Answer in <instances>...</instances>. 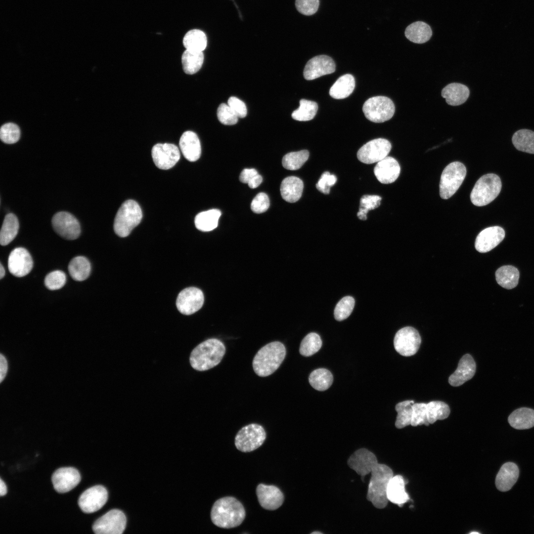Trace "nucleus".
<instances>
[{"label":"nucleus","instance_id":"1","mask_svg":"<svg viewBox=\"0 0 534 534\" xmlns=\"http://www.w3.org/2000/svg\"><path fill=\"white\" fill-rule=\"evenodd\" d=\"M245 517L242 504L235 498L226 496L217 500L211 512L212 522L216 526L229 529L239 526Z\"/></svg>","mask_w":534,"mask_h":534},{"label":"nucleus","instance_id":"2","mask_svg":"<svg viewBox=\"0 0 534 534\" xmlns=\"http://www.w3.org/2000/svg\"><path fill=\"white\" fill-rule=\"evenodd\" d=\"M225 353V347L220 340L212 338L197 345L192 351L189 361L192 367L197 371L209 370L221 361Z\"/></svg>","mask_w":534,"mask_h":534},{"label":"nucleus","instance_id":"3","mask_svg":"<svg viewBox=\"0 0 534 534\" xmlns=\"http://www.w3.org/2000/svg\"><path fill=\"white\" fill-rule=\"evenodd\" d=\"M286 356V349L279 341L270 342L261 348L252 362L256 374L260 377L272 374L280 366Z\"/></svg>","mask_w":534,"mask_h":534},{"label":"nucleus","instance_id":"4","mask_svg":"<svg viewBox=\"0 0 534 534\" xmlns=\"http://www.w3.org/2000/svg\"><path fill=\"white\" fill-rule=\"evenodd\" d=\"M370 474L367 499L376 508H384L388 501L387 489L389 481L394 476L393 471L387 465L378 463Z\"/></svg>","mask_w":534,"mask_h":534},{"label":"nucleus","instance_id":"5","mask_svg":"<svg viewBox=\"0 0 534 534\" xmlns=\"http://www.w3.org/2000/svg\"><path fill=\"white\" fill-rule=\"evenodd\" d=\"M141 209L133 200L124 202L118 210L114 223L115 232L119 236H128L132 230L141 222Z\"/></svg>","mask_w":534,"mask_h":534},{"label":"nucleus","instance_id":"6","mask_svg":"<svg viewBox=\"0 0 534 534\" xmlns=\"http://www.w3.org/2000/svg\"><path fill=\"white\" fill-rule=\"evenodd\" d=\"M501 189V182L497 175L486 174L475 183L470 194V200L475 206H485L495 199Z\"/></svg>","mask_w":534,"mask_h":534},{"label":"nucleus","instance_id":"7","mask_svg":"<svg viewBox=\"0 0 534 534\" xmlns=\"http://www.w3.org/2000/svg\"><path fill=\"white\" fill-rule=\"evenodd\" d=\"M466 175V169L459 162L449 164L443 170L440 182V195L443 199L451 197L458 189Z\"/></svg>","mask_w":534,"mask_h":534},{"label":"nucleus","instance_id":"8","mask_svg":"<svg viewBox=\"0 0 534 534\" xmlns=\"http://www.w3.org/2000/svg\"><path fill=\"white\" fill-rule=\"evenodd\" d=\"M362 110L369 121L383 123L392 118L395 113V106L388 97L376 96L368 99L364 103Z\"/></svg>","mask_w":534,"mask_h":534},{"label":"nucleus","instance_id":"9","mask_svg":"<svg viewBox=\"0 0 534 534\" xmlns=\"http://www.w3.org/2000/svg\"><path fill=\"white\" fill-rule=\"evenodd\" d=\"M266 438L265 430L261 425L250 424L238 431L235 438V445L242 452H250L261 446Z\"/></svg>","mask_w":534,"mask_h":534},{"label":"nucleus","instance_id":"10","mask_svg":"<svg viewBox=\"0 0 534 534\" xmlns=\"http://www.w3.org/2000/svg\"><path fill=\"white\" fill-rule=\"evenodd\" d=\"M126 526L125 514L120 510L113 509L96 520L92 528L96 534H121Z\"/></svg>","mask_w":534,"mask_h":534},{"label":"nucleus","instance_id":"11","mask_svg":"<svg viewBox=\"0 0 534 534\" xmlns=\"http://www.w3.org/2000/svg\"><path fill=\"white\" fill-rule=\"evenodd\" d=\"M421 339L418 331L410 326L403 327L395 335L394 345L396 351L401 356H409L418 351Z\"/></svg>","mask_w":534,"mask_h":534},{"label":"nucleus","instance_id":"12","mask_svg":"<svg viewBox=\"0 0 534 534\" xmlns=\"http://www.w3.org/2000/svg\"><path fill=\"white\" fill-rule=\"evenodd\" d=\"M391 148V144L387 139H374L365 143L358 150L357 157L365 164L378 162L388 156Z\"/></svg>","mask_w":534,"mask_h":534},{"label":"nucleus","instance_id":"13","mask_svg":"<svg viewBox=\"0 0 534 534\" xmlns=\"http://www.w3.org/2000/svg\"><path fill=\"white\" fill-rule=\"evenodd\" d=\"M51 222L55 231L63 238L74 240L81 233L78 220L69 212L62 211L56 213Z\"/></svg>","mask_w":534,"mask_h":534},{"label":"nucleus","instance_id":"14","mask_svg":"<svg viewBox=\"0 0 534 534\" xmlns=\"http://www.w3.org/2000/svg\"><path fill=\"white\" fill-rule=\"evenodd\" d=\"M108 492L102 486L97 485L89 488L80 496L78 505L85 513H91L101 509L106 503Z\"/></svg>","mask_w":534,"mask_h":534},{"label":"nucleus","instance_id":"15","mask_svg":"<svg viewBox=\"0 0 534 534\" xmlns=\"http://www.w3.org/2000/svg\"><path fill=\"white\" fill-rule=\"evenodd\" d=\"M204 301L202 291L196 287L184 289L178 295L176 306L178 311L185 315L192 314L202 307Z\"/></svg>","mask_w":534,"mask_h":534},{"label":"nucleus","instance_id":"16","mask_svg":"<svg viewBox=\"0 0 534 534\" xmlns=\"http://www.w3.org/2000/svg\"><path fill=\"white\" fill-rule=\"evenodd\" d=\"M153 160L159 169L168 170L175 165L180 158L178 147L172 143H157L151 151Z\"/></svg>","mask_w":534,"mask_h":534},{"label":"nucleus","instance_id":"17","mask_svg":"<svg viewBox=\"0 0 534 534\" xmlns=\"http://www.w3.org/2000/svg\"><path fill=\"white\" fill-rule=\"evenodd\" d=\"M33 262L29 252L23 247L14 249L8 258L9 272L16 277H23L32 270Z\"/></svg>","mask_w":534,"mask_h":534},{"label":"nucleus","instance_id":"18","mask_svg":"<svg viewBox=\"0 0 534 534\" xmlns=\"http://www.w3.org/2000/svg\"><path fill=\"white\" fill-rule=\"evenodd\" d=\"M334 60L326 55H320L311 58L307 63L303 72L305 79L312 80L335 71Z\"/></svg>","mask_w":534,"mask_h":534},{"label":"nucleus","instance_id":"19","mask_svg":"<svg viewBox=\"0 0 534 534\" xmlns=\"http://www.w3.org/2000/svg\"><path fill=\"white\" fill-rule=\"evenodd\" d=\"M378 463L375 455L365 448L356 450L348 461L349 467L362 478L370 474Z\"/></svg>","mask_w":534,"mask_h":534},{"label":"nucleus","instance_id":"20","mask_svg":"<svg viewBox=\"0 0 534 534\" xmlns=\"http://www.w3.org/2000/svg\"><path fill=\"white\" fill-rule=\"evenodd\" d=\"M80 474L73 467H62L52 474L51 481L54 489L59 493L69 491L76 487L81 481Z\"/></svg>","mask_w":534,"mask_h":534},{"label":"nucleus","instance_id":"21","mask_svg":"<svg viewBox=\"0 0 534 534\" xmlns=\"http://www.w3.org/2000/svg\"><path fill=\"white\" fill-rule=\"evenodd\" d=\"M505 231L498 226L487 227L477 235L475 243L476 249L480 253H486L493 249L504 239Z\"/></svg>","mask_w":534,"mask_h":534},{"label":"nucleus","instance_id":"22","mask_svg":"<svg viewBox=\"0 0 534 534\" xmlns=\"http://www.w3.org/2000/svg\"><path fill=\"white\" fill-rule=\"evenodd\" d=\"M256 493L260 504L267 510H276L284 501L282 492L274 486L259 484L257 487Z\"/></svg>","mask_w":534,"mask_h":534},{"label":"nucleus","instance_id":"23","mask_svg":"<svg viewBox=\"0 0 534 534\" xmlns=\"http://www.w3.org/2000/svg\"><path fill=\"white\" fill-rule=\"evenodd\" d=\"M400 172V168L398 161L389 156L378 162L374 169L377 179L384 184L394 182L399 177Z\"/></svg>","mask_w":534,"mask_h":534},{"label":"nucleus","instance_id":"24","mask_svg":"<svg viewBox=\"0 0 534 534\" xmlns=\"http://www.w3.org/2000/svg\"><path fill=\"white\" fill-rule=\"evenodd\" d=\"M476 367L473 357L469 354L464 355L460 359L457 369L448 378L449 384L454 387L462 385L473 377Z\"/></svg>","mask_w":534,"mask_h":534},{"label":"nucleus","instance_id":"25","mask_svg":"<svg viewBox=\"0 0 534 534\" xmlns=\"http://www.w3.org/2000/svg\"><path fill=\"white\" fill-rule=\"evenodd\" d=\"M179 145L183 156L188 161L194 162L200 158L201 154L200 142L193 132H184L180 138Z\"/></svg>","mask_w":534,"mask_h":534},{"label":"nucleus","instance_id":"26","mask_svg":"<svg viewBox=\"0 0 534 534\" xmlns=\"http://www.w3.org/2000/svg\"><path fill=\"white\" fill-rule=\"evenodd\" d=\"M519 474V469L516 464L510 462L504 463L496 477L497 489L501 491L510 490L517 481Z\"/></svg>","mask_w":534,"mask_h":534},{"label":"nucleus","instance_id":"27","mask_svg":"<svg viewBox=\"0 0 534 534\" xmlns=\"http://www.w3.org/2000/svg\"><path fill=\"white\" fill-rule=\"evenodd\" d=\"M388 501L402 506L409 497L405 490V481L400 475L393 476L389 481L387 489Z\"/></svg>","mask_w":534,"mask_h":534},{"label":"nucleus","instance_id":"28","mask_svg":"<svg viewBox=\"0 0 534 534\" xmlns=\"http://www.w3.org/2000/svg\"><path fill=\"white\" fill-rule=\"evenodd\" d=\"M441 94L448 105L457 106L464 103L467 100L470 91L464 85L452 83L443 88Z\"/></svg>","mask_w":534,"mask_h":534},{"label":"nucleus","instance_id":"29","mask_svg":"<svg viewBox=\"0 0 534 534\" xmlns=\"http://www.w3.org/2000/svg\"><path fill=\"white\" fill-rule=\"evenodd\" d=\"M303 188V182L300 178L290 176L282 180L280 185V193L282 197L286 201L294 203L301 198Z\"/></svg>","mask_w":534,"mask_h":534},{"label":"nucleus","instance_id":"30","mask_svg":"<svg viewBox=\"0 0 534 534\" xmlns=\"http://www.w3.org/2000/svg\"><path fill=\"white\" fill-rule=\"evenodd\" d=\"M404 34L410 41L416 44H423L428 41L432 35L431 27L423 21H416L409 25Z\"/></svg>","mask_w":534,"mask_h":534},{"label":"nucleus","instance_id":"31","mask_svg":"<svg viewBox=\"0 0 534 534\" xmlns=\"http://www.w3.org/2000/svg\"><path fill=\"white\" fill-rule=\"evenodd\" d=\"M508 421L515 429H530L534 426V410L527 407L518 408L509 415Z\"/></svg>","mask_w":534,"mask_h":534},{"label":"nucleus","instance_id":"32","mask_svg":"<svg viewBox=\"0 0 534 534\" xmlns=\"http://www.w3.org/2000/svg\"><path fill=\"white\" fill-rule=\"evenodd\" d=\"M355 87V80L353 75L347 74L339 77L329 90V94L335 99L348 97Z\"/></svg>","mask_w":534,"mask_h":534},{"label":"nucleus","instance_id":"33","mask_svg":"<svg viewBox=\"0 0 534 534\" xmlns=\"http://www.w3.org/2000/svg\"><path fill=\"white\" fill-rule=\"evenodd\" d=\"M495 278L497 283L501 287L511 289L518 283L519 272L516 267L512 266H503L496 271Z\"/></svg>","mask_w":534,"mask_h":534},{"label":"nucleus","instance_id":"34","mask_svg":"<svg viewBox=\"0 0 534 534\" xmlns=\"http://www.w3.org/2000/svg\"><path fill=\"white\" fill-rule=\"evenodd\" d=\"M68 271L72 278L78 281L86 280L89 276L91 265L87 258L77 256L72 259L68 265Z\"/></svg>","mask_w":534,"mask_h":534},{"label":"nucleus","instance_id":"35","mask_svg":"<svg viewBox=\"0 0 534 534\" xmlns=\"http://www.w3.org/2000/svg\"><path fill=\"white\" fill-rule=\"evenodd\" d=\"M19 225L16 216L12 214H7L4 219L0 232V243L5 246L10 243L16 236Z\"/></svg>","mask_w":534,"mask_h":534},{"label":"nucleus","instance_id":"36","mask_svg":"<svg viewBox=\"0 0 534 534\" xmlns=\"http://www.w3.org/2000/svg\"><path fill=\"white\" fill-rule=\"evenodd\" d=\"M221 212L218 209H211L198 214L195 218L196 227L202 231H211L218 226Z\"/></svg>","mask_w":534,"mask_h":534},{"label":"nucleus","instance_id":"37","mask_svg":"<svg viewBox=\"0 0 534 534\" xmlns=\"http://www.w3.org/2000/svg\"><path fill=\"white\" fill-rule=\"evenodd\" d=\"M204 58L202 51L186 49L181 56V63L184 72L188 75L197 73L202 66Z\"/></svg>","mask_w":534,"mask_h":534},{"label":"nucleus","instance_id":"38","mask_svg":"<svg viewBox=\"0 0 534 534\" xmlns=\"http://www.w3.org/2000/svg\"><path fill=\"white\" fill-rule=\"evenodd\" d=\"M512 142L518 150L534 154V132L528 129H521L513 135Z\"/></svg>","mask_w":534,"mask_h":534},{"label":"nucleus","instance_id":"39","mask_svg":"<svg viewBox=\"0 0 534 534\" xmlns=\"http://www.w3.org/2000/svg\"><path fill=\"white\" fill-rule=\"evenodd\" d=\"M183 44L186 49L203 51L206 47L207 40L206 34L199 29L187 32L183 39Z\"/></svg>","mask_w":534,"mask_h":534},{"label":"nucleus","instance_id":"40","mask_svg":"<svg viewBox=\"0 0 534 534\" xmlns=\"http://www.w3.org/2000/svg\"><path fill=\"white\" fill-rule=\"evenodd\" d=\"M333 380L331 373L325 368H318L313 370L309 377L310 384L312 388L320 391L328 389L332 385Z\"/></svg>","mask_w":534,"mask_h":534},{"label":"nucleus","instance_id":"41","mask_svg":"<svg viewBox=\"0 0 534 534\" xmlns=\"http://www.w3.org/2000/svg\"><path fill=\"white\" fill-rule=\"evenodd\" d=\"M318 109L316 102L302 99L300 100L299 108L293 111L292 117L299 121H307L312 120L315 116Z\"/></svg>","mask_w":534,"mask_h":534},{"label":"nucleus","instance_id":"42","mask_svg":"<svg viewBox=\"0 0 534 534\" xmlns=\"http://www.w3.org/2000/svg\"><path fill=\"white\" fill-rule=\"evenodd\" d=\"M427 418L429 424H433L438 420H443L448 417L450 413L448 405L442 401H432L427 403Z\"/></svg>","mask_w":534,"mask_h":534},{"label":"nucleus","instance_id":"43","mask_svg":"<svg viewBox=\"0 0 534 534\" xmlns=\"http://www.w3.org/2000/svg\"><path fill=\"white\" fill-rule=\"evenodd\" d=\"M413 400H405L397 404L395 407L398 414L395 426L401 429L411 424L412 415Z\"/></svg>","mask_w":534,"mask_h":534},{"label":"nucleus","instance_id":"44","mask_svg":"<svg viewBox=\"0 0 534 534\" xmlns=\"http://www.w3.org/2000/svg\"><path fill=\"white\" fill-rule=\"evenodd\" d=\"M322 346V341L318 334L312 332L307 335L302 340L299 349L300 354L305 356H310L317 352Z\"/></svg>","mask_w":534,"mask_h":534},{"label":"nucleus","instance_id":"45","mask_svg":"<svg viewBox=\"0 0 534 534\" xmlns=\"http://www.w3.org/2000/svg\"><path fill=\"white\" fill-rule=\"evenodd\" d=\"M309 157V152L307 150L290 152L284 156L282 164L286 169L297 170L302 167Z\"/></svg>","mask_w":534,"mask_h":534},{"label":"nucleus","instance_id":"46","mask_svg":"<svg viewBox=\"0 0 534 534\" xmlns=\"http://www.w3.org/2000/svg\"><path fill=\"white\" fill-rule=\"evenodd\" d=\"M381 197L375 195H364L360 200L359 211L357 216L361 220L367 219V214L369 211L375 209L380 205Z\"/></svg>","mask_w":534,"mask_h":534},{"label":"nucleus","instance_id":"47","mask_svg":"<svg viewBox=\"0 0 534 534\" xmlns=\"http://www.w3.org/2000/svg\"><path fill=\"white\" fill-rule=\"evenodd\" d=\"M355 301L351 296L343 298L337 304L334 310V317L338 321L346 319L351 314L355 306Z\"/></svg>","mask_w":534,"mask_h":534},{"label":"nucleus","instance_id":"48","mask_svg":"<svg viewBox=\"0 0 534 534\" xmlns=\"http://www.w3.org/2000/svg\"><path fill=\"white\" fill-rule=\"evenodd\" d=\"M20 136V129L15 124L8 123L1 126L0 130V137L4 143H14L19 140Z\"/></svg>","mask_w":534,"mask_h":534},{"label":"nucleus","instance_id":"49","mask_svg":"<svg viewBox=\"0 0 534 534\" xmlns=\"http://www.w3.org/2000/svg\"><path fill=\"white\" fill-rule=\"evenodd\" d=\"M66 281L65 273L59 270L52 271L47 274L44 278L46 287L50 290H56L64 286Z\"/></svg>","mask_w":534,"mask_h":534},{"label":"nucleus","instance_id":"50","mask_svg":"<svg viewBox=\"0 0 534 534\" xmlns=\"http://www.w3.org/2000/svg\"><path fill=\"white\" fill-rule=\"evenodd\" d=\"M430 424L427 418V403H414L412 404V415L411 424L412 426Z\"/></svg>","mask_w":534,"mask_h":534},{"label":"nucleus","instance_id":"51","mask_svg":"<svg viewBox=\"0 0 534 534\" xmlns=\"http://www.w3.org/2000/svg\"><path fill=\"white\" fill-rule=\"evenodd\" d=\"M217 117L219 121L225 125H233L238 121V116L228 104H221L217 110Z\"/></svg>","mask_w":534,"mask_h":534},{"label":"nucleus","instance_id":"52","mask_svg":"<svg viewBox=\"0 0 534 534\" xmlns=\"http://www.w3.org/2000/svg\"><path fill=\"white\" fill-rule=\"evenodd\" d=\"M319 0H296L295 6L297 10L305 15H312L317 10Z\"/></svg>","mask_w":534,"mask_h":534},{"label":"nucleus","instance_id":"53","mask_svg":"<svg viewBox=\"0 0 534 534\" xmlns=\"http://www.w3.org/2000/svg\"><path fill=\"white\" fill-rule=\"evenodd\" d=\"M269 207V198L266 193L263 192L258 193L251 204L252 211L257 214L265 212Z\"/></svg>","mask_w":534,"mask_h":534},{"label":"nucleus","instance_id":"54","mask_svg":"<svg viewBox=\"0 0 534 534\" xmlns=\"http://www.w3.org/2000/svg\"><path fill=\"white\" fill-rule=\"evenodd\" d=\"M337 178L334 175H331L329 172H324L317 183L316 188L323 194H328L330 192V187L336 182Z\"/></svg>","mask_w":534,"mask_h":534},{"label":"nucleus","instance_id":"55","mask_svg":"<svg viewBox=\"0 0 534 534\" xmlns=\"http://www.w3.org/2000/svg\"><path fill=\"white\" fill-rule=\"evenodd\" d=\"M227 104L236 114L238 118H244L247 113L245 104L242 100L235 96H231L227 101Z\"/></svg>","mask_w":534,"mask_h":534},{"label":"nucleus","instance_id":"56","mask_svg":"<svg viewBox=\"0 0 534 534\" xmlns=\"http://www.w3.org/2000/svg\"><path fill=\"white\" fill-rule=\"evenodd\" d=\"M258 174V172L254 169H245L240 175V181L244 183L248 184Z\"/></svg>","mask_w":534,"mask_h":534},{"label":"nucleus","instance_id":"57","mask_svg":"<svg viewBox=\"0 0 534 534\" xmlns=\"http://www.w3.org/2000/svg\"><path fill=\"white\" fill-rule=\"evenodd\" d=\"M0 382H1L3 381V380L4 379V378H5V377L6 376V373H7V361H6V359L5 357L2 354H0Z\"/></svg>","mask_w":534,"mask_h":534},{"label":"nucleus","instance_id":"58","mask_svg":"<svg viewBox=\"0 0 534 534\" xmlns=\"http://www.w3.org/2000/svg\"><path fill=\"white\" fill-rule=\"evenodd\" d=\"M263 178L259 174L255 176L248 183V186L251 188H255L257 187L262 182Z\"/></svg>","mask_w":534,"mask_h":534},{"label":"nucleus","instance_id":"59","mask_svg":"<svg viewBox=\"0 0 534 534\" xmlns=\"http://www.w3.org/2000/svg\"><path fill=\"white\" fill-rule=\"evenodd\" d=\"M7 492L6 486L5 483L3 482L2 479H0V495L1 496L4 495Z\"/></svg>","mask_w":534,"mask_h":534},{"label":"nucleus","instance_id":"60","mask_svg":"<svg viewBox=\"0 0 534 534\" xmlns=\"http://www.w3.org/2000/svg\"><path fill=\"white\" fill-rule=\"evenodd\" d=\"M5 269L1 263L0 264V278L2 279L5 275Z\"/></svg>","mask_w":534,"mask_h":534}]
</instances>
